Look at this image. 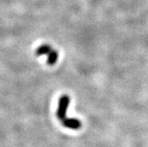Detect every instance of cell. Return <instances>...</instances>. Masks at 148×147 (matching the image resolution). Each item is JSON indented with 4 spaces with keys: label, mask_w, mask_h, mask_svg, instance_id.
<instances>
[{
    "label": "cell",
    "mask_w": 148,
    "mask_h": 147,
    "mask_svg": "<svg viewBox=\"0 0 148 147\" xmlns=\"http://www.w3.org/2000/svg\"><path fill=\"white\" fill-rule=\"evenodd\" d=\"M58 58H59L58 52L53 49V50L51 51V53L47 55V64L50 65H54V64H56L57 60H58Z\"/></svg>",
    "instance_id": "cell-4"
},
{
    "label": "cell",
    "mask_w": 148,
    "mask_h": 147,
    "mask_svg": "<svg viewBox=\"0 0 148 147\" xmlns=\"http://www.w3.org/2000/svg\"><path fill=\"white\" fill-rule=\"evenodd\" d=\"M53 50L52 47L48 44H42L40 47H38L36 50V53L38 56H45L48 55Z\"/></svg>",
    "instance_id": "cell-3"
},
{
    "label": "cell",
    "mask_w": 148,
    "mask_h": 147,
    "mask_svg": "<svg viewBox=\"0 0 148 147\" xmlns=\"http://www.w3.org/2000/svg\"><path fill=\"white\" fill-rule=\"evenodd\" d=\"M62 124L67 129L77 130L81 127V121L75 118H66L62 122Z\"/></svg>",
    "instance_id": "cell-2"
},
{
    "label": "cell",
    "mask_w": 148,
    "mask_h": 147,
    "mask_svg": "<svg viewBox=\"0 0 148 147\" xmlns=\"http://www.w3.org/2000/svg\"><path fill=\"white\" fill-rule=\"evenodd\" d=\"M70 104V98L66 95L61 96L59 100L58 108L56 110V116L61 122L66 119V112Z\"/></svg>",
    "instance_id": "cell-1"
}]
</instances>
